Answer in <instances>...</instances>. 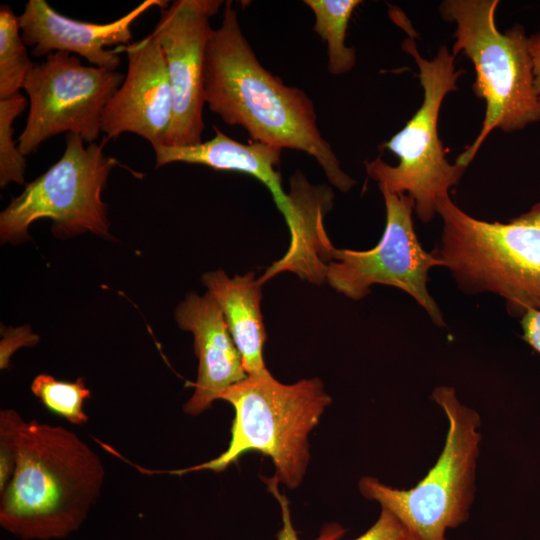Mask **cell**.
Listing matches in <instances>:
<instances>
[{
  "mask_svg": "<svg viewBox=\"0 0 540 540\" xmlns=\"http://www.w3.org/2000/svg\"><path fill=\"white\" fill-rule=\"evenodd\" d=\"M353 540H411L401 522L388 510L381 508L376 522Z\"/></svg>",
  "mask_w": 540,
  "mask_h": 540,
  "instance_id": "23",
  "label": "cell"
},
{
  "mask_svg": "<svg viewBox=\"0 0 540 540\" xmlns=\"http://www.w3.org/2000/svg\"><path fill=\"white\" fill-rule=\"evenodd\" d=\"M448 421L443 449L431 469L414 487L397 489L377 478L359 480L360 493L378 502L404 526L411 540H448L446 532L465 523L475 497L481 419L463 404L451 386L431 393Z\"/></svg>",
  "mask_w": 540,
  "mask_h": 540,
  "instance_id": "6",
  "label": "cell"
},
{
  "mask_svg": "<svg viewBox=\"0 0 540 540\" xmlns=\"http://www.w3.org/2000/svg\"><path fill=\"white\" fill-rule=\"evenodd\" d=\"M220 399L235 411L227 449L207 462L163 473L222 472L253 450L272 459L279 482L298 487L310 459L308 436L332 402L323 383L312 378L283 384L267 371L248 375L224 390Z\"/></svg>",
  "mask_w": 540,
  "mask_h": 540,
  "instance_id": "4",
  "label": "cell"
},
{
  "mask_svg": "<svg viewBox=\"0 0 540 540\" xmlns=\"http://www.w3.org/2000/svg\"><path fill=\"white\" fill-rule=\"evenodd\" d=\"M167 1L145 0L121 18L110 23H91L66 17L55 11L45 0H29L18 16L22 39L32 47L34 56L53 52L75 53L92 66L116 71L121 59L118 50L108 46H125L132 39L131 26L143 13L154 6L161 9Z\"/></svg>",
  "mask_w": 540,
  "mask_h": 540,
  "instance_id": "13",
  "label": "cell"
},
{
  "mask_svg": "<svg viewBox=\"0 0 540 540\" xmlns=\"http://www.w3.org/2000/svg\"><path fill=\"white\" fill-rule=\"evenodd\" d=\"M268 490L277 499L282 515V528L277 534V540H300L291 520L289 501L278 489L279 481L273 476L263 478ZM345 533V529L338 523H329L322 529L314 540H338Z\"/></svg>",
  "mask_w": 540,
  "mask_h": 540,
  "instance_id": "22",
  "label": "cell"
},
{
  "mask_svg": "<svg viewBox=\"0 0 540 540\" xmlns=\"http://www.w3.org/2000/svg\"><path fill=\"white\" fill-rule=\"evenodd\" d=\"M304 3L314 13V31L327 43L329 72L347 73L356 63V53L345 45V36L350 18L361 1L305 0Z\"/></svg>",
  "mask_w": 540,
  "mask_h": 540,
  "instance_id": "17",
  "label": "cell"
},
{
  "mask_svg": "<svg viewBox=\"0 0 540 540\" xmlns=\"http://www.w3.org/2000/svg\"><path fill=\"white\" fill-rule=\"evenodd\" d=\"M379 189L385 202L386 225L372 249H337L327 237L324 225L320 227L313 251L323 278L353 300L368 295L375 284L396 287L411 295L435 325L444 326L440 308L427 289L429 270L443 263L434 251L424 250L418 240L412 220L414 200L407 194Z\"/></svg>",
  "mask_w": 540,
  "mask_h": 540,
  "instance_id": "9",
  "label": "cell"
},
{
  "mask_svg": "<svg viewBox=\"0 0 540 540\" xmlns=\"http://www.w3.org/2000/svg\"><path fill=\"white\" fill-rule=\"evenodd\" d=\"M221 0H176L161 11L150 33L165 56L173 90V118L163 145L189 146L202 142L204 64L213 29L211 18Z\"/></svg>",
  "mask_w": 540,
  "mask_h": 540,
  "instance_id": "11",
  "label": "cell"
},
{
  "mask_svg": "<svg viewBox=\"0 0 540 540\" xmlns=\"http://www.w3.org/2000/svg\"><path fill=\"white\" fill-rule=\"evenodd\" d=\"M34 64L30 61L18 17L6 5L0 7V100L20 93Z\"/></svg>",
  "mask_w": 540,
  "mask_h": 540,
  "instance_id": "18",
  "label": "cell"
},
{
  "mask_svg": "<svg viewBox=\"0 0 540 540\" xmlns=\"http://www.w3.org/2000/svg\"><path fill=\"white\" fill-rule=\"evenodd\" d=\"M124 77L117 71L84 66L67 52H53L34 64L23 88L29 97V113L17 139L21 153L27 156L64 132L94 143L101 132L104 108Z\"/></svg>",
  "mask_w": 540,
  "mask_h": 540,
  "instance_id": "10",
  "label": "cell"
},
{
  "mask_svg": "<svg viewBox=\"0 0 540 540\" xmlns=\"http://www.w3.org/2000/svg\"><path fill=\"white\" fill-rule=\"evenodd\" d=\"M107 141L85 146L80 135L68 133L61 158L26 184L1 212V242L28 239V228L42 218L53 222L57 237L89 231L110 238L107 206L101 195L112 169L120 163L104 153Z\"/></svg>",
  "mask_w": 540,
  "mask_h": 540,
  "instance_id": "8",
  "label": "cell"
},
{
  "mask_svg": "<svg viewBox=\"0 0 540 540\" xmlns=\"http://www.w3.org/2000/svg\"><path fill=\"white\" fill-rule=\"evenodd\" d=\"M419 68L423 101L405 126L382 144L398 157L391 166L380 157L365 162L367 175L379 188L407 194L421 222H430L437 213V202L457 185L465 167L451 164L438 135L439 112L444 97L458 90L457 80L464 73L455 67V56L441 46L432 60L422 57L412 37L402 43Z\"/></svg>",
  "mask_w": 540,
  "mask_h": 540,
  "instance_id": "7",
  "label": "cell"
},
{
  "mask_svg": "<svg viewBox=\"0 0 540 540\" xmlns=\"http://www.w3.org/2000/svg\"><path fill=\"white\" fill-rule=\"evenodd\" d=\"M436 210L443 230L434 253L463 292L497 294L513 316L540 310V203L503 223L468 215L449 195Z\"/></svg>",
  "mask_w": 540,
  "mask_h": 540,
  "instance_id": "3",
  "label": "cell"
},
{
  "mask_svg": "<svg viewBox=\"0 0 540 540\" xmlns=\"http://www.w3.org/2000/svg\"><path fill=\"white\" fill-rule=\"evenodd\" d=\"M520 322L522 339L540 354V310H528Z\"/></svg>",
  "mask_w": 540,
  "mask_h": 540,
  "instance_id": "24",
  "label": "cell"
},
{
  "mask_svg": "<svg viewBox=\"0 0 540 540\" xmlns=\"http://www.w3.org/2000/svg\"><path fill=\"white\" fill-rule=\"evenodd\" d=\"M204 101L225 123L243 127L252 141L314 157L337 189L347 192L356 183L322 137L311 99L261 65L232 1L225 2L221 24L207 44Z\"/></svg>",
  "mask_w": 540,
  "mask_h": 540,
  "instance_id": "1",
  "label": "cell"
},
{
  "mask_svg": "<svg viewBox=\"0 0 540 540\" xmlns=\"http://www.w3.org/2000/svg\"><path fill=\"white\" fill-rule=\"evenodd\" d=\"M213 129L214 137L198 144H160L153 147L155 167L181 162L251 175L268 188L288 224L295 213V202L291 194L283 190L281 175L276 170L280 163L281 149L252 140L248 144L240 143L226 136L217 127Z\"/></svg>",
  "mask_w": 540,
  "mask_h": 540,
  "instance_id": "15",
  "label": "cell"
},
{
  "mask_svg": "<svg viewBox=\"0 0 540 540\" xmlns=\"http://www.w3.org/2000/svg\"><path fill=\"white\" fill-rule=\"evenodd\" d=\"M535 92L540 101V31L528 37Z\"/></svg>",
  "mask_w": 540,
  "mask_h": 540,
  "instance_id": "26",
  "label": "cell"
},
{
  "mask_svg": "<svg viewBox=\"0 0 540 540\" xmlns=\"http://www.w3.org/2000/svg\"><path fill=\"white\" fill-rule=\"evenodd\" d=\"M31 391L47 409L68 422L82 425L89 420L84 402L90 398L91 392L83 377L67 382L45 373L39 374L32 381Z\"/></svg>",
  "mask_w": 540,
  "mask_h": 540,
  "instance_id": "19",
  "label": "cell"
},
{
  "mask_svg": "<svg viewBox=\"0 0 540 540\" xmlns=\"http://www.w3.org/2000/svg\"><path fill=\"white\" fill-rule=\"evenodd\" d=\"M37 342V337L30 331H23V328L10 334L1 343V368H7L11 354L18 348L24 345H34Z\"/></svg>",
  "mask_w": 540,
  "mask_h": 540,
  "instance_id": "25",
  "label": "cell"
},
{
  "mask_svg": "<svg viewBox=\"0 0 540 540\" xmlns=\"http://www.w3.org/2000/svg\"><path fill=\"white\" fill-rule=\"evenodd\" d=\"M25 97L18 93L0 100V186L10 182L24 184L25 156L13 139L15 119L26 108Z\"/></svg>",
  "mask_w": 540,
  "mask_h": 540,
  "instance_id": "20",
  "label": "cell"
},
{
  "mask_svg": "<svg viewBox=\"0 0 540 540\" xmlns=\"http://www.w3.org/2000/svg\"><path fill=\"white\" fill-rule=\"evenodd\" d=\"M24 419L13 409L0 412V493L10 481L16 465V439Z\"/></svg>",
  "mask_w": 540,
  "mask_h": 540,
  "instance_id": "21",
  "label": "cell"
},
{
  "mask_svg": "<svg viewBox=\"0 0 540 540\" xmlns=\"http://www.w3.org/2000/svg\"><path fill=\"white\" fill-rule=\"evenodd\" d=\"M16 465L1 495L0 525L22 540L75 532L98 501L105 478L99 455L69 429L23 420Z\"/></svg>",
  "mask_w": 540,
  "mask_h": 540,
  "instance_id": "2",
  "label": "cell"
},
{
  "mask_svg": "<svg viewBox=\"0 0 540 540\" xmlns=\"http://www.w3.org/2000/svg\"><path fill=\"white\" fill-rule=\"evenodd\" d=\"M118 51L127 54V73L104 108L101 132L108 140L134 133L152 147L163 144L173 118L174 100L162 48L149 34Z\"/></svg>",
  "mask_w": 540,
  "mask_h": 540,
  "instance_id": "12",
  "label": "cell"
},
{
  "mask_svg": "<svg viewBox=\"0 0 540 540\" xmlns=\"http://www.w3.org/2000/svg\"><path fill=\"white\" fill-rule=\"evenodd\" d=\"M497 0H445L442 18L456 24L452 54L473 64L472 89L485 102L482 127L473 143L457 159L467 167L482 143L498 128L514 132L540 121V101L533 82L528 36L520 24L501 33L495 21Z\"/></svg>",
  "mask_w": 540,
  "mask_h": 540,
  "instance_id": "5",
  "label": "cell"
},
{
  "mask_svg": "<svg viewBox=\"0 0 540 540\" xmlns=\"http://www.w3.org/2000/svg\"><path fill=\"white\" fill-rule=\"evenodd\" d=\"M202 281L224 314L247 375L267 372L263 358L266 331L259 278H255L254 272L228 277L223 270H216L204 274Z\"/></svg>",
  "mask_w": 540,
  "mask_h": 540,
  "instance_id": "16",
  "label": "cell"
},
{
  "mask_svg": "<svg viewBox=\"0 0 540 540\" xmlns=\"http://www.w3.org/2000/svg\"><path fill=\"white\" fill-rule=\"evenodd\" d=\"M175 319L181 329L194 336L198 374L194 392L183 411L197 416L220 400L224 390L248 375L224 314L209 292L202 296L188 294L177 307Z\"/></svg>",
  "mask_w": 540,
  "mask_h": 540,
  "instance_id": "14",
  "label": "cell"
}]
</instances>
